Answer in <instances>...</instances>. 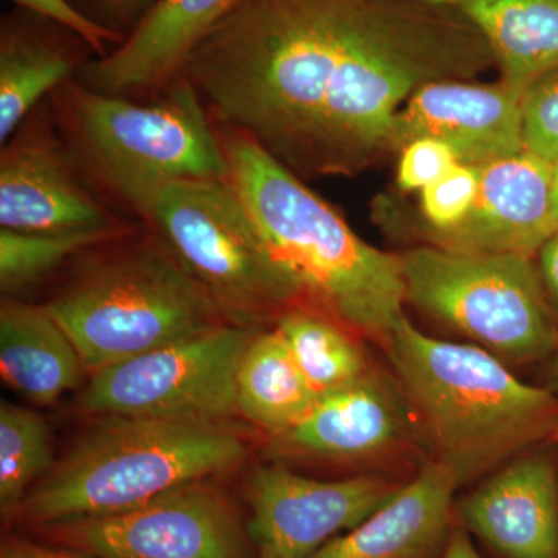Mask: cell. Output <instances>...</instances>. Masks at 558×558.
I'll return each mask as SVG.
<instances>
[{"instance_id":"cell-37","label":"cell","mask_w":558,"mask_h":558,"mask_svg":"<svg viewBox=\"0 0 558 558\" xmlns=\"http://www.w3.org/2000/svg\"><path fill=\"white\" fill-rule=\"evenodd\" d=\"M554 446H556L558 449V429H557L556 439H554Z\"/></svg>"},{"instance_id":"cell-18","label":"cell","mask_w":558,"mask_h":558,"mask_svg":"<svg viewBox=\"0 0 558 558\" xmlns=\"http://www.w3.org/2000/svg\"><path fill=\"white\" fill-rule=\"evenodd\" d=\"M458 488L453 475L428 459L387 505L311 558H444Z\"/></svg>"},{"instance_id":"cell-19","label":"cell","mask_w":558,"mask_h":558,"mask_svg":"<svg viewBox=\"0 0 558 558\" xmlns=\"http://www.w3.org/2000/svg\"><path fill=\"white\" fill-rule=\"evenodd\" d=\"M95 58L90 44L60 22L21 7L5 14L0 22V142Z\"/></svg>"},{"instance_id":"cell-34","label":"cell","mask_w":558,"mask_h":558,"mask_svg":"<svg viewBox=\"0 0 558 558\" xmlns=\"http://www.w3.org/2000/svg\"><path fill=\"white\" fill-rule=\"evenodd\" d=\"M545 387L558 398V351L546 362Z\"/></svg>"},{"instance_id":"cell-6","label":"cell","mask_w":558,"mask_h":558,"mask_svg":"<svg viewBox=\"0 0 558 558\" xmlns=\"http://www.w3.org/2000/svg\"><path fill=\"white\" fill-rule=\"evenodd\" d=\"M123 240L44 304L92 373L229 323L156 230Z\"/></svg>"},{"instance_id":"cell-7","label":"cell","mask_w":558,"mask_h":558,"mask_svg":"<svg viewBox=\"0 0 558 558\" xmlns=\"http://www.w3.org/2000/svg\"><path fill=\"white\" fill-rule=\"evenodd\" d=\"M407 303L509 366L546 363L558 322L535 258L427 245L400 255Z\"/></svg>"},{"instance_id":"cell-2","label":"cell","mask_w":558,"mask_h":558,"mask_svg":"<svg viewBox=\"0 0 558 558\" xmlns=\"http://www.w3.org/2000/svg\"><path fill=\"white\" fill-rule=\"evenodd\" d=\"M215 123L227 179L306 307L384 348L405 317L400 255L359 238L336 209L255 140Z\"/></svg>"},{"instance_id":"cell-26","label":"cell","mask_w":558,"mask_h":558,"mask_svg":"<svg viewBox=\"0 0 558 558\" xmlns=\"http://www.w3.org/2000/svg\"><path fill=\"white\" fill-rule=\"evenodd\" d=\"M480 180V167L459 161L421 191L422 215L432 227L429 233L453 229L468 218L478 196Z\"/></svg>"},{"instance_id":"cell-8","label":"cell","mask_w":558,"mask_h":558,"mask_svg":"<svg viewBox=\"0 0 558 558\" xmlns=\"http://www.w3.org/2000/svg\"><path fill=\"white\" fill-rule=\"evenodd\" d=\"M145 226L174 250L230 325L258 332L293 307H306L229 179L165 186Z\"/></svg>"},{"instance_id":"cell-30","label":"cell","mask_w":558,"mask_h":558,"mask_svg":"<svg viewBox=\"0 0 558 558\" xmlns=\"http://www.w3.org/2000/svg\"><path fill=\"white\" fill-rule=\"evenodd\" d=\"M11 2L16 3L21 9L35 11L40 16L60 22L70 31L78 33L90 44L92 49L97 53V58L106 57L110 51L121 46L116 36L102 31L94 22L86 20L83 14L73 9L69 0H11Z\"/></svg>"},{"instance_id":"cell-1","label":"cell","mask_w":558,"mask_h":558,"mask_svg":"<svg viewBox=\"0 0 558 558\" xmlns=\"http://www.w3.org/2000/svg\"><path fill=\"white\" fill-rule=\"evenodd\" d=\"M428 0H238L201 40L183 78L213 119L290 171L318 175L330 110L374 50Z\"/></svg>"},{"instance_id":"cell-16","label":"cell","mask_w":558,"mask_h":558,"mask_svg":"<svg viewBox=\"0 0 558 558\" xmlns=\"http://www.w3.org/2000/svg\"><path fill=\"white\" fill-rule=\"evenodd\" d=\"M554 163L524 149L480 167V191L459 226L428 233L432 245L470 253L535 258L558 230L553 209Z\"/></svg>"},{"instance_id":"cell-13","label":"cell","mask_w":558,"mask_h":558,"mask_svg":"<svg viewBox=\"0 0 558 558\" xmlns=\"http://www.w3.org/2000/svg\"><path fill=\"white\" fill-rule=\"evenodd\" d=\"M402 486L384 475L315 480L282 464L259 465L247 481L248 537L258 558H311L387 505Z\"/></svg>"},{"instance_id":"cell-28","label":"cell","mask_w":558,"mask_h":558,"mask_svg":"<svg viewBox=\"0 0 558 558\" xmlns=\"http://www.w3.org/2000/svg\"><path fill=\"white\" fill-rule=\"evenodd\" d=\"M459 163L454 150L436 138H417L403 146L398 183L403 191H422Z\"/></svg>"},{"instance_id":"cell-32","label":"cell","mask_w":558,"mask_h":558,"mask_svg":"<svg viewBox=\"0 0 558 558\" xmlns=\"http://www.w3.org/2000/svg\"><path fill=\"white\" fill-rule=\"evenodd\" d=\"M0 558H97L81 550L61 545H39V543L10 539L2 546Z\"/></svg>"},{"instance_id":"cell-17","label":"cell","mask_w":558,"mask_h":558,"mask_svg":"<svg viewBox=\"0 0 558 558\" xmlns=\"http://www.w3.org/2000/svg\"><path fill=\"white\" fill-rule=\"evenodd\" d=\"M238 0H161L120 47L84 65V86L150 100L183 80L193 51Z\"/></svg>"},{"instance_id":"cell-3","label":"cell","mask_w":558,"mask_h":558,"mask_svg":"<svg viewBox=\"0 0 558 558\" xmlns=\"http://www.w3.org/2000/svg\"><path fill=\"white\" fill-rule=\"evenodd\" d=\"M381 349L417 418L429 461L459 487L524 451L554 446L557 396L519 379L490 352L435 339L407 317Z\"/></svg>"},{"instance_id":"cell-24","label":"cell","mask_w":558,"mask_h":558,"mask_svg":"<svg viewBox=\"0 0 558 558\" xmlns=\"http://www.w3.org/2000/svg\"><path fill=\"white\" fill-rule=\"evenodd\" d=\"M124 230L81 231V233H31L0 229V289L13 296L38 286L70 258L128 236Z\"/></svg>"},{"instance_id":"cell-36","label":"cell","mask_w":558,"mask_h":558,"mask_svg":"<svg viewBox=\"0 0 558 558\" xmlns=\"http://www.w3.org/2000/svg\"><path fill=\"white\" fill-rule=\"evenodd\" d=\"M428 2H433V3H449V2H453V0H428ZM454 2H457V0H454Z\"/></svg>"},{"instance_id":"cell-9","label":"cell","mask_w":558,"mask_h":558,"mask_svg":"<svg viewBox=\"0 0 558 558\" xmlns=\"http://www.w3.org/2000/svg\"><path fill=\"white\" fill-rule=\"evenodd\" d=\"M253 333L226 323L98 371L81 407L100 417L220 422L238 410V368Z\"/></svg>"},{"instance_id":"cell-29","label":"cell","mask_w":558,"mask_h":558,"mask_svg":"<svg viewBox=\"0 0 558 558\" xmlns=\"http://www.w3.org/2000/svg\"><path fill=\"white\" fill-rule=\"evenodd\" d=\"M86 20L116 36L121 44L137 31L161 0H69Z\"/></svg>"},{"instance_id":"cell-20","label":"cell","mask_w":558,"mask_h":558,"mask_svg":"<svg viewBox=\"0 0 558 558\" xmlns=\"http://www.w3.org/2000/svg\"><path fill=\"white\" fill-rule=\"evenodd\" d=\"M84 363L46 306L13 296L0 304V374L38 405H51L76 387Z\"/></svg>"},{"instance_id":"cell-11","label":"cell","mask_w":558,"mask_h":558,"mask_svg":"<svg viewBox=\"0 0 558 558\" xmlns=\"http://www.w3.org/2000/svg\"><path fill=\"white\" fill-rule=\"evenodd\" d=\"M62 140L49 100L33 110L0 153V226L31 233L130 229Z\"/></svg>"},{"instance_id":"cell-35","label":"cell","mask_w":558,"mask_h":558,"mask_svg":"<svg viewBox=\"0 0 558 558\" xmlns=\"http://www.w3.org/2000/svg\"><path fill=\"white\" fill-rule=\"evenodd\" d=\"M553 209L558 226V161L553 168Z\"/></svg>"},{"instance_id":"cell-4","label":"cell","mask_w":558,"mask_h":558,"mask_svg":"<svg viewBox=\"0 0 558 558\" xmlns=\"http://www.w3.org/2000/svg\"><path fill=\"white\" fill-rule=\"evenodd\" d=\"M47 100L92 185L143 223L165 186L229 175L215 120L185 78L145 101L101 94L73 78Z\"/></svg>"},{"instance_id":"cell-14","label":"cell","mask_w":558,"mask_h":558,"mask_svg":"<svg viewBox=\"0 0 558 558\" xmlns=\"http://www.w3.org/2000/svg\"><path fill=\"white\" fill-rule=\"evenodd\" d=\"M417 138L449 145L461 163H490L524 150L523 92L440 80L414 92L400 109L391 149Z\"/></svg>"},{"instance_id":"cell-31","label":"cell","mask_w":558,"mask_h":558,"mask_svg":"<svg viewBox=\"0 0 558 558\" xmlns=\"http://www.w3.org/2000/svg\"><path fill=\"white\" fill-rule=\"evenodd\" d=\"M535 264L558 322V230L538 250Z\"/></svg>"},{"instance_id":"cell-15","label":"cell","mask_w":558,"mask_h":558,"mask_svg":"<svg viewBox=\"0 0 558 558\" xmlns=\"http://www.w3.org/2000/svg\"><path fill=\"white\" fill-rule=\"evenodd\" d=\"M553 444L510 459L458 502L465 529L505 558H558V461Z\"/></svg>"},{"instance_id":"cell-5","label":"cell","mask_w":558,"mask_h":558,"mask_svg":"<svg viewBox=\"0 0 558 558\" xmlns=\"http://www.w3.org/2000/svg\"><path fill=\"white\" fill-rule=\"evenodd\" d=\"M245 440L222 422L102 416L14 515L33 526L109 515L240 468Z\"/></svg>"},{"instance_id":"cell-12","label":"cell","mask_w":558,"mask_h":558,"mask_svg":"<svg viewBox=\"0 0 558 558\" xmlns=\"http://www.w3.org/2000/svg\"><path fill=\"white\" fill-rule=\"evenodd\" d=\"M274 450L355 469H380L410 457L428 461L399 380L376 366L354 384L323 395L295 427L274 438Z\"/></svg>"},{"instance_id":"cell-33","label":"cell","mask_w":558,"mask_h":558,"mask_svg":"<svg viewBox=\"0 0 558 558\" xmlns=\"http://www.w3.org/2000/svg\"><path fill=\"white\" fill-rule=\"evenodd\" d=\"M444 558H483L473 546L468 529L453 527Z\"/></svg>"},{"instance_id":"cell-10","label":"cell","mask_w":558,"mask_h":558,"mask_svg":"<svg viewBox=\"0 0 558 558\" xmlns=\"http://www.w3.org/2000/svg\"><path fill=\"white\" fill-rule=\"evenodd\" d=\"M53 545L97 558H247L230 499L207 481L109 515L39 527Z\"/></svg>"},{"instance_id":"cell-25","label":"cell","mask_w":558,"mask_h":558,"mask_svg":"<svg viewBox=\"0 0 558 558\" xmlns=\"http://www.w3.org/2000/svg\"><path fill=\"white\" fill-rule=\"evenodd\" d=\"M51 436L35 411L0 402V510L16 513L32 483L51 470Z\"/></svg>"},{"instance_id":"cell-22","label":"cell","mask_w":558,"mask_h":558,"mask_svg":"<svg viewBox=\"0 0 558 558\" xmlns=\"http://www.w3.org/2000/svg\"><path fill=\"white\" fill-rule=\"evenodd\" d=\"M319 399L275 326L253 333L236 376V407L271 438L284 435Z\"/></svg>"},{"instance_id":"cell-27","label":"cell","mask_w":558,"mask_h":558,"mask_svg":"<svg viewBox=\"0 0 558 558\" xmlns=\"http://www.w3.org/2000/svg\"><path fill=\"white\" fill-rule=\"evenodd\" d=\"M524 149L558 161V69L532 83L523 94Z\"/></svg>"},{"instance_id":"cell-21","label":"cell","mask_w":558,"mask_h":558,"mask_svg":"<svg viewBox=\"0 0 558 558\" xmlns=\"http://www.w3.org/2000/svg\"><path fill=\"white\" fill-rule=\"evenodd\" d=\"M501 65L502 83L523 92L558 69V0H457Z\"/></svg>"},{"instance_id":"cell-23","label":"cell","mask_w":558,"mask_h":558,"mask_svg":"<svg viewBox=\"0 0 558 558\" xmlns=\"http://www.w3.org/2000/svg\"><path fill=\"white\" fill-rule=\"evenodd\" d=\"M275 328L319 398L362 379L374 368L354 332L310 307H293Z\"/></svg>"}]
</instances>
